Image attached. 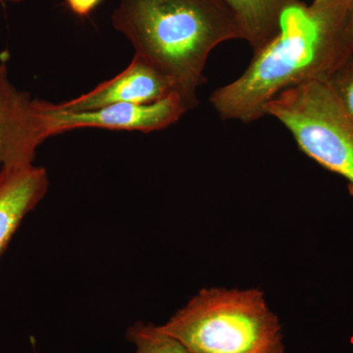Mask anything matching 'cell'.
Listing matches in <instances>:
<instances>
[{
	"label": "cell",
	"mask_w": 353,
	"mask_h": 353,
	"mask_svg": "<svg viewBox=\"0 0 353 353\" xmlns=\"http://www.w3.org/2000/svg\"><path fill=\"white\" fill-rule=\"evenodd\" d=\"M352 1L314 0L290 8L277 36L253 53L245 71L211 94L209 101L221 119L250 124L266 116V104L284 90L328 82L353 57Z\"/></svg>",
	"instance_id": "1"
},
{
	"label": "cell",
	"mask_w": 353,
	"mask_h": 353,
	"mask_svg": "<svg viewBox=\"0 0 353 353\" xmlns=\"http://www.w3.org/2000/svg\"><path fill=\"white\" fill-rule=\"evenodd\" d=\"M134 55L168 77L189 110L216 46L243 39L238 20L222 0H120L112 14Z\"/></svg>",
	"instance_id": "2"
},
{
	"label": "cell",
	"mask_w": 353,
	"mask_h": 353,
	"mask_svg": "<svg viewBox=\"0 0 353 353\" xmlns=\"http://www.w3.org/2000/svg\"><path fill=\"white\" fill-rule=\"evenodd\" d=\"M159 328L192 353L285 350L282 325L259 290H202Z\"/></svg>",
	"instance_id": "3"
},
{
	"label": "cell",
	"mask_w": 353,
	"mask_h": 353,
	"mask_svg": "<svg viewBox=\"0 0 353 353\" xmlns=\"http://www.w3.org/2000/svg\"><path fill=\"white\" fill-rule=\"evenodd\" d=\"M265 115L277 119L304 154L341 176L353 196V122L328 83L284 90L266 104Z\"/></svg>",
	"instance_id": "4"
},
{
	"label": "cell",
	"mask_w": 353,
	"mask_h": 353,
	"mask_svg": "<svg viewBox=\"0 0 353 353\" xmlns=\"http://www.w3.org/2000/svg\"><path fill=\"white\" fill-rule=\"evenodd\" d=\"M41 137L44 141L80 128H101L150 132L173 125L189 111L176 94L148 104L114 103L92 110L67 111L57 104L37 101Z\"/></svg>",
	"instance_id": "5"
},
{
	"label": "cell",
	"mask_w": 353,
	"mask_h": 353,
	"mask_svg": "<svg viewBox=\"0 0 353 353\" xmlns=\"http://www.w3.org/2000/svg\"><path fill=\"white\" fill-rule=\"evenodd\" d=\"M43 141L37 99L11 83L3 60L0 63V170L32 164Z\"/></svg>",
	"instance_id": "6"
},
{
	"label": "cell",
	"mask_w": 353,
	"mask_h": 353,
	"mask_svg": "<svg viewBox=\"0 0 353 353\" xmlns=\"http://www.w3.org/2000/svg\"><path fill=\"white\" fill-rule=\"evenodd\" d=\"M173 94L175 88L168 77L134 55L131 63L119 75L87 94L57 105L67 111L92 110L114 103H153Z\"/></svg>",
	"instance_id": "7"
},
{
	"label": "cell",
	"mask_w": 353,
	"mask_h": 353,
	"mask_svg": "<svg viewBox=\"0 0 353 353\" xmlns=\"http://www.w3.org/2000/svg\"><path fill=\"white\" fill-rule=\"evenodd\" d=\"M48 172L34 164L0 170V256L21 223L48 192Z\"/></svg>",
	"instance_id": "8"
},
{
	"label": "cell",
	"mask_w": 353,
	"mask_h": 353,
	"mask_svg": "<svg viewBox=\"0 0 353 353\" xmlns=\"http://www.w3.org/2000/svg\"><path fill=\"white\" fill-rule=\"evenodd\" d=\"M238 20L253 53L264 48L280 32L283 16L301 0H222Z\"/></svg>",
	"instance_id": "9"
},
{
	"label": "cell",
	"mask_w": 353,
	"mask_h": 353,
	"mask_svg": "<svg viewBox=\"0 0 353 353\" xmlns=\"http://www.w3.org/2000/svg\"><path fill=\"white\" fill-rule=\"evenodd\" d=\"M127 339L136 345V353H192L181 341L152 324L136 323L128 330Z\"/></svg>",
	"instance_id": "10"
},
{
	"label": "cell",
	"mask_w": 353,
	"mask_h": 353,
	"mask_svg": "<svg viewBox=\"0 0 353 353\" xmlns=\"http://www.w3.org/2000/svg\"><path fill=\"white\" fill-rule=\"evenodd\" d=\"M327 83L353 122V57L336 70Z\"/></svg>",
	"instance_id": "11"
},
{
	"label": "cell",
	"mask_w": 353,
	"mask_h": 353,
	"mask_svg": "<svg viewBox=\"0 0 353 353\" xmlns=\"http://www.w3.org/2000/svg\"><path fill=\"white\" fill-rule=\"evenodd\" d=\"M66 1L72 12L80 17H85L97 8L101 0H66Z\"/></svg>",
	"instance_id": "12"
},
{
	"label": "cell",
	"mask_w": 353,
	"mask_h": 353,
	"mask_svg": "<svg viewBox=\"0 0 353 353\" xmlns=\"http://www.w3.org/2000/svg\"><path fill=\"white\" fill-rule=\"evenodd\" d=\"M350 32H352V43H353V1L352 3V6H350Z\"/></svg>",
	"instance_id": "13"
},
{
	"label": "cell",
	"mask_w": 353,
	"mask_h": 353,
	"mask_svg": "<svg viewBox=\"0 0 353 353\" xmlns=\"http://www.w3.org/2000/svg\"><path fill=\"white\" fill-rule=\"evenodd\" d=\"M24 1V0H0V6L6 2H15V3H19V2Z\"/></svg>",
	"instance_id": "14"
}]
</instances>
